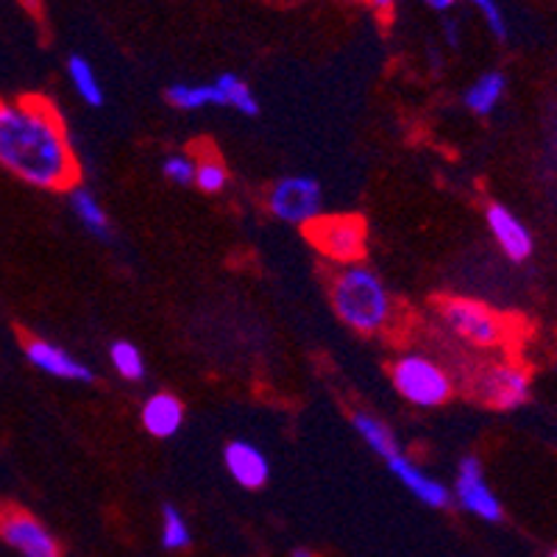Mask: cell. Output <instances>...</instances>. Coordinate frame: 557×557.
I'll use <instances>...</instances> for the list:
<instances>
[{
    "label": "cell",
    "mask_w": 557,
    "mask_h": 557,
    "mask_svg": "<svg viewBox=\"0 0 557 557\" xmlns=\"http://www.w3.org/2000/svg\"><path fill=\"white\" fill-rule=\"evenodd\" d=\"M0 168L37 190L78 184V157L62 114L48 98H0Z\"/></svg>",
    "instance_id": "1"
},
{
    "label": "cell",
    "mask_w": 557,
    "mask_h": 557,
    "mask_svg": "<svg viewBox=\"0 0 557 557\" xmlns=\"http://www.w3.org/2000/svg\"><path fill=\"white\" fill-rule=\"evenodd\" d=\"M332 307L348 330L360 335H382L393 326V298L385 282L368 265H343L332 276Z\"/></svg>",
    "instance_id": "2"
},
{
    "label": "cell",
    "mask_w": 557,
    "mask_h": 557,
    "mask_svg": "<svg viewBox=\"0 0 557 557\" xmlns=\"http://www.w3.org/2000/svg\"><path fill=\"white\" fill-rule=\"evenodd\" d=\"M393 387L416 407H441L451 399V376L435 360L421 355H405L391 368Z\"/></svg>",
    "instance_id": "3"
},
{
    "label": "cell",
    "mask_w": 557,
    "mask_h": 557,
    "mask_svg": "<svg viewBox=\"0 0 557 557\" xmlns=\"http://www.w3.org/2000/svg\"><path fill=\"white\" fill-rule=\"evenodd\" d=\"M437 312L444 318V323L455 332L457 337H462L466 343L476 348H496L505 343L507 326L505 318L496 310H491L482 301H474V298H444L437 305Z\"/></svg>",
    "instance_id": "4"
},
{
    "label": "cell",
    "mask_w": 557,
    "mask_h": 557,
    "mask_svg": "<svg viewBox=\"0 0 557 557\" xmlns=\"http://www.w3.org/2000/svg\"><path fill=\"white\" fill-rule=\"evenodd\" d=\"M305 235L318 253L341 265H355L366 257V221L360 215H318L307 223Z\"/></svg>",
    "instance_id": "5"
},
{
    "label": "cell",
    "mask_w": 557,
    "mask_h": 557,
    "mask_svg": "<svg viewBox=\"0 0 557 557\" xmlns=\"http://www.w3.org/2000/svg\"><path fill=\"white\" fill-rule=\"evenodd\" d=\"M323 193L321 184L312 176H285L278 178L268 193V209L271 215L290 226H301L315 221L321 215Z\"/></svg>",
    "instance_id": "6"
},
{
    "label": "cell",
    "mask_w": 557,
    "mask_h": 557,
    "mask_svg": "<svg viewBox=\"0 0 557 557\" xmlns=\"http://www.w3.org/2000/svg\"><path fill=\"white\" fill-rule=\"evenodd\" d=\"M0 541L20 557H62V544L51 530L20 507H0Z\"/></svg>",
    "instance_id": "7"
},
{
    "label": "cell",
    "mask_w": 557,
    "mask_h": 557,
    "mask_svg": "<svg viewBox=\"0 0 557 557\" xmlns=\"http://www.w3.org/2000/svg\"><path fill=\"white\" fill-rule=\"evenodd\" d=\"M476 399L496 410H519L530 399V374L521 366L496 362L476 371L474 376Z\"/></svg>",
    "instance_id": "8"
},
{
    "label": "cell",
    "mask_w": 557,
    "mask_h": 557,
    "mask_svg": "<svg viewBox=\"0 0 557 557\" xmlns=\"http://www.w3.org/2000/svg\"><path fill=\"white\" fill-rule=\"evenodd\" d=\"M455 494H457V502H460L462 510H469L471 516L487 521V524H496V521H502V516H505V510H502V502L496 499L494 491L487 487L480 457H474V455L462 457L460 469H457Z\"/></svg>",
    "instance_id": "9"
},
{
    "label": "cell",
    "mask_w": 557,
    "mask_h": 557,
    "mask_svg": "<svg viewBox=\"0 0 557 557\" xmlns=\"http://www.w3.org/2000/svg\"><path fill=\"white\" fill-rule=\"evenodd\" d=\"M23 351H26V360L48 376H57V380H64V382L96 380L92 368L78 362L76 357H70L62 346H57V343L51 341H42V337H26Z\"/></svg>",
    "instance_id": "10"
},
{
    "label": "cell",
    "mask_w": 557,
    "mask_h": 557,
    "mask_svg": "<svg viewBox=\"0 0 557 557\" xmlns=\"http://www.w3.org/2000/svg\"><path fill=\"white\" fill-rule=\"evenodd\" d=\"M485 223L494 235L496 246L507 253V260L524 262L532 257V235L530 228L505 207V203H487Z\"/></svg>",
    "instance_id": "11"
},
{
    "label": "cell",
    "mask_w": 557,
    "mask_h": 557,
    "mask_svg": "<svg viewBox=\"0 0 557 557\" xmlns=\"http://www.w3.org/2000/svg\"><path fill=\"white\" fill-rule=\"evenodd\" d=\"M387 469H391V474L396 476V480H399L401 485H405L407 491H410V494L421 502V505L435 507V510H444V507H449V502H451L449 487H446L444 482H437L435 476L426 474L424 469H418L416 462H412L405 451H399L396 457H391V460H387Z\"/></svg>",
    "instance_id": "12"
},
{
    "label": "cell",
    "mask_w": 557,
    "mask_h": 557,
    "mask_svg": "<svg viewBox=\"0 0 557 557\" xmlns=\"http://www.w3.org/2000/svg\"><path fill=\"white\" fill-rule=\"evenodd\" d=\"M223 462H226V471L235 476L237 485H243L246 491H260L265 487L268 476H271V462L262 455L260 449L248 441H232L223 449Z\"/></svg>",
    "instance_id": "13"
},
{
    "label": "cell",
    "mask_w": 557,
    "mask_h": 557,
    "mask_svg": "<svg viewBox=\"0 0 557 557\" xmlns=\"http://www.w3.org/2000/svg\"><path fill=\"white\" fill-rule=\"evenodd\" d=\"M139 421H143V426H146V432L151 437H173L184 424L182 399L168 391L153 393L151 399L143 405Z\"/></svg>",
    "instance_id": "14"
},
{
    "label": "cell",
    "mask_w": 557,
    "mask_h": 557,
    "mask_svg": "<svg viewBox=\"0 0 557 557\" xmlns=\"http://www.w3.org/2000/svg\"><path fill=\"white\" fill-rule=\"evenodd\" d=\"M70 207L76 212V218L82 221V226L87 228L89 235H96L98 240H109L112 237V223H109L107 209L101 207L92 190L84 187V184H76L70 187Z\"/></svg>",
    "instance_id": "15"
},
{
    "label": "cell",
    "mask_w": 557,
    "mask_h": 557,
    "mask_svg": "<svg viewBox=\"0 0 557 557\" xmlns=\"http://www.w3.org/2000/svg\"><path fill=\"white\" fill-rule=\"evenodd\" d=\"M351 426H355L357 435L366 441L368 449L374 451V455H380L385 462L401 451L399 444H396V437H393V432L382 424L380 418L371 416V412L357 410L355 416H351Z\"/></svg>",
    "instance_id": "16"
},
{
    "label": "cell",
    "mask_w": 557,
    "mask_h": 557,
    "mask_svg": "<svg viewBox=\"0 0 557 557\" xmlns=\"http://www.w3.org/2000/svg\"><path fill=\"white\" fill-rule=\"evenodd\" d=\"M168 103L182 112H196L203 107H223V98L218 92L215 82L212 84H173L165 92Z\"/></svg>",
    "instance_id": "17"
},
{
    "label": "cell",
    "mask_w": 557,
    "mask_h": 557,
    "mask_svg": "<svg viewBox=\"0 0 557 557\" xmlns=\"http://www.w3.org/2000/svg\"><path fill=\"white\" fill-rule=\"evenodd\" d=\"M507 89V78L502 73H485V76L476 78L469 89H466V107L474 114H491L499 107L502 96Z\"/></svg>",
    "instance_id": "18"
},
{
    "label": "cell",
    "mask_w": 557,
    "mask_h": 557,
    "mask_svg": "<svg viewBox=\"0 0 557 557\" xmlns=\"http://www.w3.org/2000/svg\"><path fill=\"white\" fill-rule=\"evenodd\" d=\"M67 76L84 103H89V107H103V98L107 96H103L101 82H98L96 70H92V64H89L87 59L73 53V57L67 59Z\"/></svg>",
    "instance_id": "19"
},
{
    "label": "cell",
    "mask_w": 557,
    "mask_h": 557,
    "mask_svg": "<svg viewBox=\"0 0 557 557\" xmlns=\"http://www.w3.org/2000/svg\"><path fill=\"white\" fill-rule=\"evenodd\" d=\"M215 87L223 98V107L237 109L240 114H248V117H257L260 114V101L251 92L246 82L235 73H223V76L215 78Z\"/></svg>",
    "instance_id": "20"
},
{
    "label": "cell",
    "mask_w": 557,
    "mask_h": 557,
    "mask_svg": "<svg viewBox=\"0 0 557 557\" xmlns=\"http://www.w3.org/2000/svg\"><path fill=\"white\" fill-rule=\"evenodd\" d=\"M109 360H112L114 371L128 382L146 380V360L139 355V348L128 341H114L109 348Z\"/></svg>",
    "instance_id": "21"
},
{
    "label": "cell",
    "mask_w": 557,
    "mask_h": 557,
    "mask_svg": "<svg viewBox=\"0 0 557 557\" xmlns=\"http://www.w3.org/2000/svg\"><path fill=\"white\" fill-rule=\"evenodd\" d=\"M193 544V535H190V527L184 521V516L178 513L173 505L162 507V546L168 552H178V549H187Z\"/></svg>",
    "instance_id": "22"
},
{
    "label": "cell",
    "mask_w": 557,
    "mask_h": 557,
    "mask_svg": "<svg viewBox=\"0 0 557 557\" xmlns=\"http://www.w3.org/2000/svg\"><path fill=\"white\" fill-rule=\"evenodd\" d=\"M201 193H209V196H215L221 193L223 187L228 184V171L223 165L221 159L212 153V157H201L196 162V182H193Z\"/></svg>",
    "instance_id": "23"
},
{
    "label": "cell",
    "mask_w": 557,
    "mask_h": 557,
    "mask_svg": "<svg viewBox=\"0 0 557 557\" xmlns=\"http://www.w3.org/2000/svg\"><path fill=\"white\" fill-rule=\"evenodd\" d=\"M162 173H165V178H171L173 184L187 187V184L196 182V159L187 157V153H171V157L162 162Z\"/></svg>",
    "instance_id": "24"
},
{
    "label": "cell",
    "mask_w": 557,
    "mask_h": 557,
    "mask_svg": "<svg viewBox=\"0 0 557 557\" xmlns=\"http://www.w3.org/2000/svg\"><path fill=\"white\" fill-rule=\"evenodd\" d=\"M476 9H480L482 17L487 20V26H491V32L496 34L499 39L507 37V26H505V17H502L499 7H496V0H471Z\"/></svg>",
    "instance_id": "25"
},
{
    "label": "cell",
    "mask_w": 557,
    "mask_h": 557,
    "mask_svg": "<svg viewBox=\"0 0 557 557\" xmlns=\"http://www.w3.org/2000/svg\"><path fill=\"white\" fill-rule=\"evenodd\" d=\"M424 3L430 9H435V12H449L455 7V0H424Z\"/></svg>",
    "instance_id": "26"
},
{
    "label": "cell",
    "mask_w": 557,
    "mask_h": 557,
    "mask_svg": "<svg viewBox=\"0 0 557 557\" xmlns=\"http://www.w3.org/2000/svg\"><path fill=\"white\" fill-rule=\"evenodd\" d=\"M371 7L376 9V12H382V14H387L393 9V0H371Z\"/></svg>",
    "instance_id": "27"
},
{
    "label": "cell",
    "mask_w": 557,
    "mask_h": 557,
    "mask_svg": "<svg viewBox=\"0 0 557 557\" xmlns=\"http://www.w3.org/2000/svg\"><path fill=\"white\" fill-rule=\"evenodd\" d=\"M446 34H449V42L451 45H457V28H455V23H451V20H446Z\"/></svg>",
    "instance_id": "28"
},
{
    "label": "cell",
    "mask_w": 557,
    "mask_h": 557,
    "mask_svg": "<svg viewBox=\"0 0 557 557\" xmlns=\"http://www.w3.org/2000/svg\"><path fill=\"white\" fill-rule=\"evenodd\" d=\"M290 557H315V555H312L310 549H305V546H298V549H293Z\"/></svg>",
    "instance_id": "29"
},
{
    "label": "cell",
    "mask_w": 557,
    "mask_h": 557,
    "mask_svg": "<svg viewBox=\"0 0 557 557\" xmlns=\"http://www.w3.org/2000/svg\"><path fill=\"white\" fill-rule=\"evenodd\" d=\"M549 557H557V549H555V552H552V555H549Z\"/></svg>",
    "instance_id": "30"
}]
</instances>
